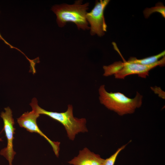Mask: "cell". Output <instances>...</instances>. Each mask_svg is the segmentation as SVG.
<instances>
[{
  "mask_svg": "<svg viewBox=\"0 0 165 165\" xmlns=\"http://www.w3.org/2000/svg\"><path fill=\"white\" fill-rule=\"evenodd\" d=\"M99 93L100 102L119 116L133 113L142 104L143 96L138 92L134 98H130L120 92H108L105 85H102L99 87Z\"/></svg>",
  "mask_w": 165,
  "mask_h": 165,
  "instance_id": "cell-1",
  "label": "cell"
},
{
  "mask_svg": "<svg viewBox=\"0 0 165 165\" xmlns=\"http://www.w3.org/2000/svg\"><path fill=\"white\" fill-rule=\"evenodd\" d=\"M82 2V0H79L73 4L63 3L52 6L51 10L57 16L56 20L59 27H63L67 23L72 22L75 24L79 29H90L86 18L89 3L83 4Z\"/></svg>",
  "mask_w": 165,
  "mask_h": 165,
  "instance_id": "cell-2",
  "label": "cell"
},
{
  "mask_svg": "<svg viewBox=\"0 0 165 165\" xmlns=\"http://www.w3.org/2000/svg\"><path fill=\"white\" fill-rule=\"evenodd\" d=\"M33 110L39 115H47L61 123L64 127L69 138L73 140L76 135L80 132L88 131L85 118L79 119L74 116L73 108L71 105H68L66 111L57 112L46 111L38 106L36 98H34L30 104Z\"/></svg>",
  "mask_w": 165,
  "mask_h": 165,
  "instance_id": "cell-3",
  "label": "cell"
},
{
  "mask_svg": "<svg viewBox=\"0 0 165 165\" xmlns=\"http://www.w3.org/2000/svg\"><path fill=\"white\" fill-rule=\"evenodd\" d=\"M110 2L109 0L96 1L95 6L90 12L86 15V20L90 25V33L91 35H97L101 37L107 31V25L104 16V11Z\"/></svg>",
  "mask_w": 165,
  "mask_h": 165,
  "instance_id": "cell-4",
  "label": "cell"
},
{
  "mask_svg": "<svg viewBox=\"0 0 165 165\" xmlns=\"http://www.w3.org/2000/svg\"><path fill=\"white\" fill-rule=\"evenodd\" d=\"M5 112L1 113V117L4 124L3 130L7 139L6 147L2 149L0 154L5 157L8 161L9 165H12V162L16 152L13 148V140L15 128L14 127V122L13 118L12 110L9 107L4 108Z\"/></svg>",
  "mask_w": 165,
  "mask_h": 165,
  "instance_id": "cell-5",
  "label": "cell"
},
{
  "mask_svg": "<svg viewBox=\"0 0 165 165\" xmlns=\"http://www.w3.org/2000/svg\"><path fill=\"white\" fill-rule=\"evenodd\" d=\"M39 116L40 115L32 110L30 112H25L17 119V122L20 127L25 129L30 132L37 133L45 138L51 145L56 156L58 157L60 143L52 141L39 129L36 120Z\"/></svg>",
  "mask_w": 165,
  "mask_h": 165,
  "instance_id": "cell-6",
  "label": "cell"
},
{
  "mask_svg": "<svg viewBox=\"0 0 165 165\" xmlns=\"http://www.w3.org/2000/svg\"><path fill=\"white\" fill-rule=\"evenodd\" d=\"M124 66L122 68L114 75L115 78L124 79L128 75L137 74L139 77L146 78L149 76V71L157 66H164L165 64V57L163 56L156 62L148 65L130 63L123 60Z\"/></svg>",
  "mask_w": 165,
  "mask_h": 165,
  "instance_id": "cell-7",
  "label": "cell"
},
{
  "mask_svg": "<svg viewBox=\"0 0 165 165\" xmlns=\"http://www.w3.org/2000/svg\"><path fill=\"white\" fill-rule=\"evenodd\" d=\"M104 159L85 148L80 150L77 156L68 162L73 165H102Z\"/></svg>",
  "mask_w": 165,
  "mask_h": 165,
  "instance_id": "cell-8",
  "label": "cell"
},
{
  "mask_svg": "<svg viewBox=\"0 0 165 165\" xmlns=\"http://www.w3.org/2000/svg\"><path fill=\"white\" fill-rule=\"evenodd\" d=\"M165 51L164 50L157 55L141 59H138L135 57H130L129 59L127 62L130 63L148 65L156 62L160 58L165 56Z\"/></svg>",
  "mask_w": 165,
  "mask_h": 165,
  "instance_id": "cell-9",
  "label": "cell"
},
{
  "mask_svg": "<svg viewBox=\"0 0 165 165\" xmlns=\"http://www.w3.org/2000/svg\"><path fill=\"white\" fill-rule=\"evenodd\" d=\"M124 64L123 61H119L108 66H104L103 68L104 72L103 75L108 76L115 75L122 68Z\"/></svg>",
  "mask_w": 165,
  "mask_h": 165,
  "instance_id": "cell-10",
  "label": "cell"
},
{
  "mask_svg": "<svg viewBox=\"0 0 165 165\" xmlns=\"http://www.w3.org/2000/svg\"><path fill=\"white\" fill-rule=\"evenodd\" d=\"M157 12L161 14L162 17L165 18V7L161 3L159 2L155 6L146 8L143 11L145 17L148 18L153 13Z\"/></svg>",
  "mask_w": 165,
  "mask_h": 165,
  "instance_id": "cell-11",
  "label": "cell"
},
{
  "mask_svg": "<svg viewBox=\"0 0 165 165\" xmlns=\"http://www.w3.org/2000/svg\"><path fill=\"white\" fill-rule=\"evenodd\" d=\"M127 144L122 146L109 157L104 160L102 165H114L119 153L126 147Z\"/></svg>",
  "mask_w": 165,
  "mask_h": 165,
  "instance_id": "cell-12",
  "label": "cell"
},
{
  "mask_svg": "<svg viewBox=\"0 0 165 165\" xmlns=\"http://www.w3.org/2000/svg\"><path fill=\"white\" fill-rule=\"evenodd\" d=\"M151 88L155 94H158L159 97L165 99V92L162 90L160 87L155 86L151 87Z\"/></svg>",
  "mask_w": 165,
  "mask_h": 165,
  "instance_id": "cell-13",
  "label": "cell"
},
{
  "mask_svg": "<svg viewBox=\"0 0 165 165\" xmlns=\"http://www.w3.org/2000/svg\"><path fill=\"white\" fill-rule=\"evenodd\" d=\"M2 140L1 138H0V141H2Z\"/></svg>",
  "mask_w": 165,
  "mask_h": 165,
  "instance_id": "cell-14",
  "label": "cell"
}]
</instances>
